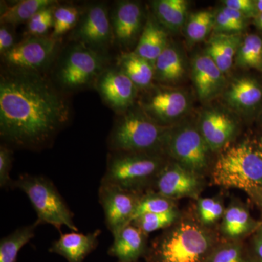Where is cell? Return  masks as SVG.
<instances>
[{"mask_svg": "<svg viewBox=\"0 0 262 262\" xmlns=\"http://www.w3.org/2000/svg\"><path fill=\"white\" fill-rule=\"evenodd\" d=\"M69 114L63 96L37 72L2 74L0 136L10 145L37 151L48 147Z\"/></svg>", "mask_w": 262, "mask_h": 262, "instance_id": "cell-1", "label": "cell"}, {"mask_svg": "<svg viewBox=\"0 0 262 262\" xmlns=\"http://www.w3.org/2000/svg\"><path fill=\"white\" fill-rule=\"evenodd\" d=\"M213 244V236L204 227L184 221L155 239L145 256L148 262H206Z\"/></svg>", "mask_w": 262, "mask_h": 262, "instance_id": "cell-2", "label": "cell"}, {"mask_svg": "<svg viewBox=\"0 0 262 262\" xmlns=\"http://www.w3.org/2000/svg\"><path fill=\"white\" fill-rule=\"evenodd\" d=\"M166 165L159 153L110 151L101 184L145 193Z\"/></svg>", "mask_w": 262, "mask_h": 262, "instance_id": "cell-3", "label": "cell"}, {"mask_svg": "<svg viewBox=\"0 0 262 262\" xmlns=\"http://www.w3.org/2000/svg\"><path fill=\"white\" fill-rule=\"evenodd\" d=\"M170 130L144 112L130 111L115 122L108 136V147L110 151L159 153Z\"/></svg>", "mask_w": 262, "mask_h": 262, "instance_id": "cell-4", "label": "cell"}, {"mask_svg": "<svg viewBox=\"0 0 262 262\" xmlns=\"http://www.w3.org/2000/svg\"><path fill=\"white\" fill-rule=\"evenodd\" d=\"M215 185L248 192L262 189V158L257 149L241 143L222 151L212 172Z\"/></svg>", "mask_w": 262, "mask_h": 262, "instance_id": "cell-5", "label": "cell"}, {"mask_svg": "<svg viewBox=\"0 0 262 262\" xmlns=\"http://www.w3.org/2000/svg\"><path fill=\"white\" fill-rule=\"evenodd\" d=\"M11 188L27 194L37 213L36 222L39 225L48 224L59 231L63 227L73 232L78 231L73 213L50 179L42 176L22 174L13 181Z\"/></svg>", "mask_w": 262, "mask_h": 262, "instance_id": "cell-6", "label": "cell"}, {"mask_svg": "<svg viewBox=\"0 0 262 262\" xmlns=\"http://www.w3.org/2000/svg\"><path fill=\"white\" fill-rule=\"evenodd\" d=\"M163 150L176 163L198 175L208 166L211 151L200 130L192 126L171 128Z\"/></svg>", "mask_w": 262, "mask_h": 262, "instance_id": "cell-7", "label": "cell"}, {"mask_svg": "<svg viewBox=\"0 0 262 262\" xmlns=\"http://www.w3.org/2000/svg\"><path fill=\"white\" fill-rule=\"evenodd\" d=\"M142 195V193L100 184L98 201L104 213L106 227L113 236L131 223Z\"/></svg>", "mask_w": 262, "mask_h": 262, "instance_id": "cell-8", "label": "cell"}, {"mask_svg": "<svg viewBox=\"0 0 262 262\" xmlns=\"http://www.w3.org/2000/svg\"><path fill=\"white\" fill-rule=\"evenodd\" d=\"M57 39L48 36L30 37L15 44L3 55L7 64L15 70L37 72L51 60L56 51Z\"/></svg>", "mask_w": 262, "mask_h": 262, "instance_id": "cell-9", "label": "cell"}, {"mask_svg": "<svg viewBox=\"0 0 262 262\" xmlns=\"http://www.w3.org/2000/svg\"><path fill=\"white\" fill-rule=\"evenodd\" d=\"M103 57L97 52L80 46L72 50L62 63L58 77L63 85L70 89L89 84L103 67Z\"/></svg>", "mask_w": 262, "mask_h": 262, "instance_id": "cell-10", "label": "cell"}, {"mask_svg": "<svg viewBox=\"0 0 262 262\" xmlns=\"http://www.w3.org/2000/svg\"><path fill=\"white\" fill-rule=\"evenodd\" d=\"M201 188L200 175L175 162L165 165L151 190L173 201L184 196L198 195Z\"/></svg>", "mask_w": 262, "mask_h": 262, "instance_id": "cell-11", "label": "cell"}, {"mask_svg": "<svg viewBox=\"0 0 262 262\" xmlns=\"http://www.w3.org/2000/svg\"><path fill=\"white\" fill-rule=\"evenodd\" d=\"M98 89L105 101L118 111L130 106L137 93V87L120 69L103 72L98 80Z\"/></svg>", "mask_w": 262, "mask_h": 262, "instance_id": "cell-12", "label": "cell"}, {"mask_svg": "<svg viewBox=\"0 0 262 262\" xmlns=\"http://www.w3.org/2000/svg\"><path fill=\"white\" fill-rule=\"evenodd\" d=\"M187 108L186 95L170 89L158 90L143 105L144 113L161 125L182 116Z\"/></svg>", "mask_w": 262, "mask_h": 262, "instance_id": "cell-13", "label": "cell"}, {"mask_svg": "<svg viewBox=\"0 0 262 262\" xmlns=\"http://www.w3.org/2000/svg\"><path fill=\"white\" fill-rule=\"evenodd\" d=\"M236 128L233 118L215 108L204 112L200 121V132L211 151H218L232 140Z\"/></svg>", "mask_w": 262, "mask_h": 262, "instance_id": "cell-14", "label": "cell"}, {"mask_svg": "<svg viewBox=\"0 0 262 262\" xmlns=\"http://www.w3.org/2000/svg\"><path fill=\"white\" fill-rule=\"evenodd\" d=\"M79 38L94 48L108 46L114 38L112 23L103 5H95L88 10L78 30Z\"/></svg>", "mask_w": 262, "mask_h": 262, "instance_id": "cell-15", "label": "cell"}, {"mask_svg": "<svg viewBox=\"0 0 262 262\" xmlns=\"http://www.w3.org/2000/svg\"><path fill=\"white\" fill-rule=\"evenodd\" d=\"M111 23L114 38L122 46H130L144 29L140 5L131 1L120 2L114 11Z\"/></svg>", "mask_w": 262, "mask_h": 262, "instance_id": "cell-16", "label": "cell"}, {"mask_svg": "<svg viewBox=\"0 0 262 262\" xmlns=\"http://www.w3.org/2000/svg\"><path fill=\"white\" fill-rule=\"evenodd\" d=\"M192 79L201 101H208L225 87V74L206 54L198 56L192 61Z\"/></svg>", "mask_w": 262, "mask_h": 262, "instance_id": "cell-17", "label": "cell"}, {"mask_svg": "<svg viewBox=\"0 0 262 262\" xmlns=\"http://www.w3.org/2000/svg\"><path fill=\"white\" fill-rule=\"evenodd\" d=\"M108 254L118 262H136L145 256L148 249V234L130 223L113 236Z\"/></svg>", "mask_w": 262, "mask_h": 262, "instance_id": "cell-18", "label": "cell"}, {"mask_svg": "<svg viewBox=\"0 0 262 262\" xmlns=\"http://www.w3.org/2000/svg\"><path fill=\"white\" fill-rule=\"evenodd\" d=\"M99 229L88 234L72 232L61 234L53 243L49 251L65 258L68 262H83L98 246Z\"/></svg>", "mask_w": 262, "mask_h": 262, "instance_id": "cell-19", "label": "cell"}, {"mask_svg": "<svg viewBox=\"0 0 262 262\" xmlns=\"http://www.w3.org/2000/svg\"><path fill=\"white\" fill-rule=\"evenodd\" d=\"M168 34L159 22L152 18L146 20L134 53L152 63L168 47Z\"/></svg>", "mask_w": 262, "mask_h": 262, "instance_id": "cell-20", "label": "cell"}, {"mask_svg": "<svg viewBox=\"0 0 262 262\" xmlns=\"http://www.w3.org/2000/svg\"><path fill=\"white\" fill-rule=\"evenodd\" d=\"M225 99L237 110H248L257 106L262 99V88L251 77H241L232 82L226 91Z\"/></svg>", "mask_w": 262, "mask_h": 262, "instance_id": "cell-21", "label": "cell"}, {"mask_svg": "<svg viewBox=\"0 0 262 262\" xmlns=\"http://www.w3.org/2000/svg\"><path fill=\"white\" fill-rule=\"evenodd\" d=\"M242 41L239 34H216L208 42L206 55L225 74L232 68Z\"/></svg>", "mask_w": 262, "mask_h": 262, "instance_id": "cell-22", "label": "cell"}, {"mask_svg": "<svg viewBox=\"0 0 262 262\" xmlns=\"http://www.w3.org/2000/svg\"><path fill=\"white\" fill-rule=\"evenodd\" d=\"M151 5L158 22L168 30L178 32L187 20L189 3L186 0H158Z\"/></svg>", "mask_w": 262, "mask_h": 262, "instance_id": "cell-23", "label": "cell"}, {"mask_svg": "<svg viewBox=\"0 0 262 262\" xmlns=\"http://www.w3.org/2000/svg\"><path fill=\"white\" fill-rule=\"evenodd\" d=\"M118 63L120 70L137 88L148 87L155 78L154 65L134 52L122 54Z\"/></svg>", "mask_w": 262, "mask_h": 262, "instance_id": "cell-24", "label": "cell"}, {"mask_svg": "<svg viewBox=\"0 0 262 262\" xmlns=\"http://www.w3.org/2000/svg\"><path fill=\"white\" fill-rule=\"evenodd\" d=\"M184 73L182 56L177 48L168 46L155 61V78L163 82H177Z\"/></svg>", "mask_w": 262, "mask_h": 262, "instance_id": "cell-25", "label": "cell"}, {"mask_svg": "<svg viewBox=\"0 0 262 262\" xmlns=\"http://www.w3.org/2000/svg\"><path fill=\"white\" fill-rule=\"evenodd\" d=\"M39 224L19 227L0 241V262H15L19 252L35 236Z\"/></svg>", "mask_w": 262, "mask_h": 262, "instance_id": "cell-26", "label": "cell"}, {"mask_svg": "<svg viewBox=\"0 0 262 262\" xmlns=\"http://www.w3.org/2000/svg\"><path fill=\"white\" fill-rule=\"evenodd\" d=\"M251 215L242 205L228 207L222 217V231L227 237L237 239L248 233L253 227Z\"/></svg>", "mask_w": 262, "mask_h": 262, "instance_id": "cell-27", "label": "cell"}, {"mask_svg": "<svg viewBox=\"0 0 262 262\" xmlns=\"http://www.w3.org/2000/svg\"><path fill=\"white\" fill-rule=\"evenodd\" d=\"M53 0H23L7 8L2 13L1 25L14 26L28 22L34 15L48 7L56 5Z\"/></svg>", "mask_w": 262, "mask_h": 262, "instance_id": "cell-28", "label": "cell"}, {"mask_svg": "<svg viewBox=\"0 0 262 262\" xmlns=\"http://www.w3.org/2000/svg\"><path fill=\"white\" fill-rule=\"evenodd\" d=\"M236 65L262 72V39L256 34H248L243 39L236 55Z\"/></svg>", "mask_w": 262, "mask_h": 262, "instance_id": "cell-29", "label": "cell"}, {"mask_svg": "<svg viewBox=\"0 0 262 262\" xmlns=\"http://www.w3.org/2000/svg\"><path fill=\"white\" fill-rule=\"evenodd\" d=\"M215 13L208 10H202L192 13L187 19L186 34L192 42L203 40L213 29Z\"/></svg>", "mask_w": 262, "mask_h": 262, "instance_id": "cell-30", "label": "cell"}, {"mask_svg": "<svg viewBox=\"0 0 262 262\" xmlns=\"http://www.w3.org/2000/svg\"><path fill=\"white\" fill-rule=\"evenodd\" d=\"M175 209L177 208L173 200L168 199L155 191H147L141 196L139 204L136 207L132 222L142 215L165 213Z\"/></svg>", "mask_w": 262, "mask_h": 262, "instance_id": "cell-31", "label": "cell"}, {"mask_svg": "<svg viewBox=\"0 0 262 262\" xmlns=\"http://www.w3.org/2000/svg\"><path fill=\"white\" fill-rule=\"evenodd\" d=\"M178 220V211L177 209L172 210L165 213H149L138 217L131 223L146 234L151 233L155 231L168 228Z\"/></svg>", "mask_w": 262, "mask_h": 262, "instance_id": "cell-32", "label": "cell"}, {"mask_svg": "<svg viewBox=\"0 0 262 262\" xmlns=\"http://www.w3.org/2000/svg\"><path fill=\"white\" fill-rule=\"evenodd\" d=\"M80 10L75 6L65 5L56 8L53 13V32L52 37L56 38L70 32L79 20Z\"/></svg>", "mask_w": 262, "mask_h": 262, "instance_id": "cell-33", "label": "cell"}, {"mask_svg": "<svg viewBox=\"0 0 262 262\" xmlns=\"http://www.w3.org/2000/svg\"><path fill=\"white\" fill-rule=\"evenodd\" d=\"M55 5L48 7L34 15L27 22V34L30 37L46 36L50 29L53 28Z\"/></svg>", "mask_w": 262, "mask_h": 262, "instance_id": "cell-34", "label": "cell"}, {"mask_svg": "<svg viewBox=\"0 0 262 262\" xmlns=\"http://www.w3.org/2000/svg\"><path fill=\"white\" fill-rule=\"evenodd\" d=\"M224 206L220 200L215 198H201L198 203V216L205 225L214 224L225 213Z\"/></svg>", "mask_w": 262, "mask_h": 262, "instance_id": "cell-35", "label": "cell"}, {"mask_svg": "<svg viewBox=\"0 0 262 262\" xmlns=\"http://www.w3.org/2000/svg\"><path fill=\"white\" fill-rule=\"evenodd\" d=\"M206 262H245L242 248L232 243L222 245L212 251Z\"/></svg>", "mask_w": 262, "mask_h": 262, "instance_id": "cell-36", "label": "cell"}, {"mask_svg": "<svg viewBox=\"0 0 262 262\" xmlns=\"http://www.w3.org/2000/svg\"><path fill=\"white\" fill-rule=\"evenodd\" d=\"M13 163V151L5 144L0 146V187H12L13 180L10 178V170Z\"/></svg>", "mask_w": 262, "mask_h": 262, "instance_id": "cell-37", "label": "cell"}, {"mask_svg": "<svg viewBox=\"0 0 262 262\" xmlns=\"http://www.w3.org/2000/svg\"><path fill=\"white\" fill-rule=\"evenodd\" d=\"M224 6L239 11L247 18L257 16L256 3L252 0H226L224 1Z\"/></svg>", "mask_w": 262, "mask_h": 262, "instance_id": "cell-38", "label": "cell"}, {"mask_svg": "<svg viewBox=\"0 0 262 262\" xmlns=\"http://www.w3.org/2000/svg\"><path fill=\"white\" fill-rule=\"evenodd\" d=\"M213 29L216 34H237L241 32V29L234 25L220 9L215 13Z\"/></svg>", "mask_w": 262, "mask_h": 262, "instance_id": "cell-39", "label": "cell"}, {"mask_svg": "<svg viewBox=\"0 0 262 262\" xmlns=\"http://www.w3.org/2000/svg\"><path fill=\"white\" fill-rule=\"evenodd\" d=\"M8 25L3 24L0 27V53L2 56L14 47V37Z\"/></svg>", "mask_w": 262, "mask_h": 262, "instance_id": "cell-40", "label": "cell"}, {"mask_svg": "<svg viewBox=\"0 0 262 262\" xmlns=\"http://www.w3.org/2000/svg\"><path fill=\"white\" fill-rule=\"evenodd\" d=\"M226 15L237 27L243 30L246 27V20L247 17L245 16L243 13H239L237 10L231 9L227 7H222L220 9Z\"/></svg>", "mask_w": 262, "mask_h": 262, "instance_id": "cell-41", "label": "cell"}, {"mask_svg": "<svg viewBox=\"0 0 262 262\" xmlns=\"http://www.w3.org/2000/svg\"><path fill=\"white\" fill-rule=\"evenodd\" d=\"M253 249L258 262H262V227L253 237Z\"/></svg>", "mask_w": 262, "mask_h": 262, "instance_id": "cell-42", "label": "cell"}, {"mask_svg": "<svg viewBox=\"0 0 262 262\" xmlns=\"http://www.w3.org/2000/svg\"><path fill=\"white\" fill-rule=\"evenodd\" d=\"M256 3V10L258 14H261L262 13V0H258V1H255Z\"/></svg>", "mask_w": 262, "mask_h": 262, "instance_id": "cell-43", "label": "cell"}, {"mask_svg": "<svg viewBox=\"0 0 262 262\" xmlns=\"http://www.w3.org/2000/svg\"><path fill=\"white\" fill-rule=\"evenodd\" d=\"M256 24H257L258 27L262 30V13L261 14H258L256 16Z\"/></svg>", "mask_w": 262, "mask_h": 262, "instance_id": "cell-44", "label": "cell"}, {"mask_svg": "<svg viewBox=\"0 0 262 262\" xmlns=\"http://www.w3.org/2000/svg\"><path fill=\"white\" fill-rule=\"evenodd\" d=\"M257 151L258 155H259L260 157L262 158V137L261 139H260L259 142H258Z\"/></svg>", "mask_w": 262, "mask_h": 262, "instance_id": "cell-45", "label": "cell"}, {"mask_svg": "<svg viewBox=\"0 0 262 262\" xmlns=\"http://www.w3.org/2000/svg\"><path fill=\"white\" fill-rule=\"evenodd\" d=\"M261 213H262V200H261Z\"/></svg>", "mask_w": 262, "mask_h": 262, "instance_id": "cell-46", "label": "cell"}]
</instances>
